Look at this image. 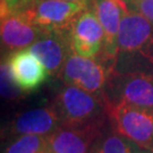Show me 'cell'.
Listing matches in <instances>:
<instances>
[{"label":"cell","instance_id":"3","mask_svg":"<svg viewBox=\"0 0 153 153\" xmlns=\"http://www.w3.org/2000/svg\"><path fill=\"white\" fill-rule=\"evenodd\" d=\"M86 8L65 0H30L19 11L44 32L71 33L74 23Z\"/></svg>","mask_w":153,"mask_h":153},{"label":"cell","instance_id":"16","mask_svg":"<svg viewBox=\"0 0 153 153\" xmlns=\"http://www.w3.org/2000/svg\"><path fill=\"white\" fill-rule=\"evenodd\" d=\"M129 9L137 11L153 25V0H123Z\"/></svg>","mask_w":153,"mask_h":153},{"label":"cell","instance_id":"9","mask_svg":"<svg viewBox=\"0 0 153 153\" xmlns=\"http://www.w3.org/2000/svg\"><path fill=\"white\" fill-rule=\"evenodd\" d=\"M93 6L104 31V44L101 61L108 65L111 71L118 53V33L123 17L120 0H94Z\"/></svg>","mask_w":153,"mask_h":153},{"label":"cell","instance_id":"2","mask_svg":"<svg viewBox=\"0 0 153 153\" xmlns=\"http://www.w3.org/2000/svg\"><path fill=\"white\" fill-rule=\"evenodd\" d=\"M101 95L105 105L126 104L153 111V74L110 71Z\"/></svg>","mask_w":153,"mask_h":153},{"label":"cell","instance_id":"11","mask_svg":"<svg viewBox=\"0 0 153 153\" xmlns=\"http://www.w3.org/2000/svg\"><path fill=\"white\" fill-rule=\"evenodd\" d=\"M47 33L33 25L22 11L10 13L1 17V43L10 53L27 49Z\"/></svg>","mask_w":153,"mask_h":153},{"label":"cell","instance_id":"6","mask_svg":"<svg viewBox=\"0 0 153 153\" xmlns=\"http://www.w3.org/2000/svg\"><path fill=\"white\" fill-rule=\"evenodd\" d=\"M71 50L86 58L101 57L104 44V31L93 4L88 6L74 23L71 32Z\"/></svg>","mask_w":153,"mask_h":153},{"label":"cell","instance_id":"17","mask_svg":"<svg viewBox=\"0 0 153 153\" xmlns=\"http://www.w3.org/2000/svg\"><path fill=\"white\" fill-rule=\"evenodd\" d=\"M30 0H1V17L22 10Z\"/></svg>","mask_w":153,"mask_h":153},{"label":"cell","instance_id":"10","mask_svg":"<svg viewBox=\"0 0 153 153\" xmlns=\"http://www.w3.org/2000/svg\"><path fill=\"white\" fill-rule=\"evenodd\" d=\"M44 65L49 75H60L62 67L73 53L71 33L48 32L30 47Z\"/></svg>","mask_w":153,"mask_h":153},{"label":"cell","instance_id":"15","mask_svg":"<svg viewBox=\"0 0 153 153\" xmlns=\"http://www.w3.org/2000/svg\"><path fill=\"white\" fill-rule=\"evenodd\" d=\"M1 90H2L4 97L8 99L17 98L18 97V91H21L11 78L7 61L1 64Z\"/></svg>","mask_w":153,"mask_h":153},{"label":"cell","instance_id":"18","mask_svg":"<svg viewBox=\"0 0 153 153\" xmlns=\"http://www.w3.org/2000/svg\"><path fill=\"white\" fill-rule=\"evenodd\" d=\"M65 1H69V2H75V4H81V5H84L88 7L93 4L94 0H65Z\"/></svg>","mask_w":153,"mask_h":153},{"label":"cell","instance_id":"12","mask_svg":"<svg viewBox=\"0 0 153 153\" xmlns=\"http://www.w3.org/2000/svg\"><path fill=\"white\" fill-rule=\"evenodd\" d=\"M61 127L57 111L51 107L35 108L21 114L11 123L10 133L14 135L48 136Z\"/></svg>","mask_w":153,"mask_h":153},{"label":"cell","instance_id":"5","mask_svg":"<svg viewBox=\"0 0 153 153\" xmlns=\"http://www.w3.org/2000/svg\"><path fill=\"white\" fill-rule=\"evenodd\" d=\"M110 71L101 60L71 53L60 73L65 85L76 86L94 94H102Z\"/></svg>","mask_w":153,"mask_h":153},{"label":"cell","instance_id":"7","mask_svg":"<svg viewBox=\"0 0 153 153\" xmlns=\"http://www.w3.org/2000/svg\"><path fill=\"white\" fill-rule=\"evenodd\" d=\"M102 131L101 125L59 127L47 136L45 149L49 153H90Z\"/></svg>","mask_w":153,"mask_h":153},{"label":"cell","instance_id":"19","mask_svg":"<svg viewBox=\"0 0 153 153\" xmlns=\"http://www.w3.org/2000/svg\"><path fill=\"white\" fill-rule=\"evenodd\" d=\"M150 153H153V152H150Z\"/></svg>","mask_w":153,"mask_h":153},{"label":"cell","instance_id":"8","mask_svg":"<svg viewBox=\"0 0 153 153\" xmlns=\"http://www.w3.org/2000/svg\"><path fill=\"white\" fill-rule=\"evenodd\" d=\"M7 65L13 81L22 92L38 88L49 75L47 68L30 48L10 53Z\"/></svg>","mask_w":153,"mask_h":153},{"label":"cell","instance_id":"4","mask_svg":"<svg viewBox=\"0 0 153 153\" xmlns=\"http://www.w3.org/2000/svg\"><path fill=\"white\" fill-rule=\"evenodd\" d=\"M108 119L116 133L141 149L153 152V111L133 105H107Z\"/></svg>","mask_w":153,"mask_h":153},{"label":"cell","instance_id":"1","mask_svg":"<svg viewBox=\"0 0 153 153\" xmlns=\"http://www.w3.org/2000/svg\"><path fill=\"white\" fill-rule=\"evenodd\" d=\"M52 105L59 117L61 127L104 126L105 117H108L102 95L71 85L61 88Z\"/></svg>","mask_w":153,"mask_h":153},{"label":"cell","instance_id":"13","mask_svg":"<svg viewBox=\"0 0 153 153\" xmlns=\"http://www.w3.org/2000/svg\"><path fill=\"white\" fill-rule=\"evenodd\" d=\"M91 153H146L137 144L118 133H110L101 136Z\"/></svg>","mask_w":153,"mask_h":153},{"label":"cell","instance_id":"14","mask_svg":"<svg viewBox=\"0 0 153 153\" xmlns=\"http://www.w3.org/2000/svg\"><path fill=\"white\" fill-rule=\"evenodd\" d=\"M47 145V136L19 135L11 142L4 153H41Z\"/></svg>","mask_w":153,"mask_h":153}]
</instances>
